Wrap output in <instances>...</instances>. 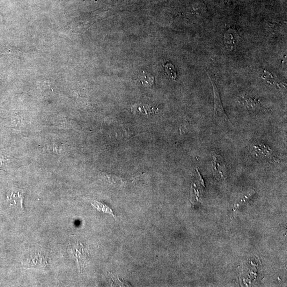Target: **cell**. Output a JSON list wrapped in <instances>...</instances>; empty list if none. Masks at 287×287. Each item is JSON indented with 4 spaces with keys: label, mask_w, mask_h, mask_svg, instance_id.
<instances>
[{
    "label": "cell",
    "mask_w": 287,
    "mask_h": 287,
    "mask_svg": "<svg viewBox=\"0 0 287 287\" xmlns=\"http://www.w3.org/2000/svg\"><path fill=\"white\" fill-rule=\"evenodd\" d=\"M68 252L75 261L79 270H83L88 260V252L84 245L77 240L72 239L69 243Z\"/></svg>",
    "instance_id": "6da1fadb"
},
{
    "label": "cell",
    "mask_w": 287,
    "mask_h": 287,
    "mask_svg": "<svg viewBox=\"0 0 287 287\" xmlns=\"http://www.w3.org/2000/svg\"><path fill=\"white\" fill-rule=\"evenodd\" d=\"M24 198L25 191L21 189L12 190L7 197L10 205L18 208L22 212L24 211L23 206Z\"/></svg>",
    "instance_id": "8992f818"
},
{
    "label": "cell",
    "mask_w": 287,
    "mask_h": 287,
    "mask_svg": "<svg viewBox=\"0 0 287 287\" xmlns=\"http://www.w3.org/2000/svg\"><path fill=\"white\" fill-rule=\"evenodd\" d=\"M165 68L167 75L173 80H175L177 75H176V70L174 66L172 64L167 63Z\"/></svg>",
    "instance_id": "9c48e42d"
},
{
    "label": "cell",
    "mask_w": 287,
    "mask_h": 287,
    "mask_svg": "<svg viewBox=\"0 0 287 287\" xmlns=\"http://www.w3.org/2000/svg\"><path fill=\"white\" fill-rule=\"evenodd\" d=\"M211 155L213 159V173L216 178L219 181H223L226 178V167L225 160L222 156L214 152Z\"/></svg>",
    "instance_id": "5b68a950"
},
{
    "label": "cell",
    "mask_w": 287,
    "mask_h": 287,
    "mask_svg": "<svg viewBox=\"0 0 287 287\" xmlns=\"http://www.w3.org/2000/svg\"><path fill=\"white\" fill-rule=\"evenodd\" d=\"M91 204L93 207L97 209L99 211L106 213H109V214L112 215L114 217H115L113 210L109 208L106 204L100 203L96 201H92Z\"/></svg>",
    "instance_id": "ba28073f"
},
{
    "label": "cell",
    "mask_w": 287,
    "mask_h": 287,
    "mask_svg": "<svg viewBox=\"0 0 287 287\" xmlns=\"http://www.w3.org/2000/svg\"><path fill=\"white\" fill-rule=\"evenodd\" d=\"M10 160V158L5 152L0 150V169L5 167Z\"/></svg>",
    "instance_id": "30bf717a"
},
{
    "label": "cell",
    "mask_w": 287,
    "mask_h": 287,
    "mask_svg": "<svg viewBox=\"0 0 287 287\" xmlns=\"http://www.w3.org/2000/svg\"><path fill=\"white\" fill-rule=\"evenodd\" d=\"M250 153L253 157L261 161H273L275 156L270 147L260 142H253L249 146Z\"/></svg>",
    "instance_id": "7a4b0ae2"
},
{
    "label": "cell",
    "mask_w": 287,
    "mask_h": 287,
    "mask_svg": "<svg viewBox=\"0 0 287 287\" xmlns=\"http://www.w3.org/2000/svg\"><path fill=\"white\" fill-rule=\"evenodd\" d=\"M150 108V107L149 106H147L145 107L144 106H134L133 107H132V111H134L136 112H139V113H144V115H148L149 114H152V113H153V110H152V109H149Z\"/></svg>",
    "instance_id": "8fae6325"
},
{
    "label": "cell",
    "mask_w": 287,
    "mask_h": 287,
    "mask_svg": "<svg viewBox=\"0 0 287 287\" xmlns=\"http://www.w3.org/2000/svg\"><path fill=\"white\" fill-rule=\"evenodd\" d=\"M208 76L211 81V83L213 87V95H214V117L215 118H220L230 122V121L229 120H228V117L224 111V109L222 105V101H221L218 87L214 82V80H213L212 77L209 75V73Z\"/></svg>",
    "instance_id": "277c9868"
},
{
    "label": "cell",
    "mask_w": 287,
    "mask_h": 287,
    "mask_svg": "<svg viewBox=\"0 0 287 287\" xmlns=\"http://www.w3.org/2000/svg\"><path fill=\"white\" fill-rule=\"evenodd\" d=\"M47 257L41 252L29 254L24 260L23 266L27 268H45L48 266Z\"/></svg>",
    "instance_id": "3957f363"
},
{
    "label": "cell",
    "mask_w": 287,
    "mask_h": 287,
    "mask_svg": "<svg viewBox=\"0 0 287 287\" xmlns=\"http://www.w3.org/2000/svg\"><path fill=\"white\" fill-rule=\"evenodd\" d=\"M138 77L140 82L145 87L152 86L154 84V77L148 72L142 71Z\"/></svg>",
    "instance_id": "52a82bcc"
}]
</instances>
